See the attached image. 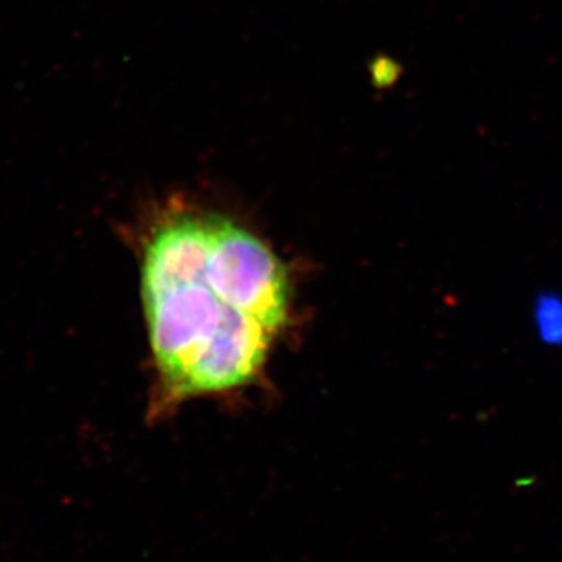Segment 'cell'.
<instances>
[{"instance_id":"2","label":"cell","mask_w":562,"mask_h":562,"mask_svg":"<svg viewBox=\"0 0 562 562\" xmlns=\"http://www.w3.org/2000/svg\"><path fill=\"white\" fill-rule=\"evenodd\" d=\"M532 322L539 341L547 347H562V294L547 290L532 302Z\"/></svg>"},{"instance_id":"1","label":"cell","mask_w":562,"mask_h":562,"mask_svg":"<svg viewBox=\"0 0 562 562\" xmlns=\"http://www.w3.org/2000/svg\"><path fill=\"white\" fill-rule=\"evenodd\" d=\"M140 291L165 402L246 386L290 310L277 255L238 222L194 206L151 217L140 243Z\"/></svg>"}]
</instances>
